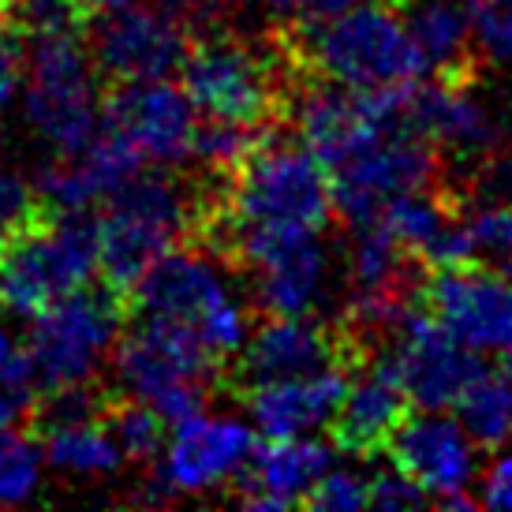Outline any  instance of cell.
Segmentation results:
<instances>
[{
	"mask_svg": "<svg viewBox=\"0 0 512 512\" xmlns=\"http://www.w3.org/2000/svg\"><path fill=\"white\" fill-rule=\"evenodd\" d=\"M277 38L299 75L348 90H393L430 75L397 0H359L329 19L285 23Z\"/></svg>",
	"mask_w": 512,
	"mask_h": 512,
	"instance_id": "obj_1",
	"label": "cell"
},
{
	"mask_svg": "<svg viewBox=\"0 0 512 512\" xmlns=\"http://www.w3.org/2000/svg\"><path fill=\"white\" fill-rule=\"evenodd\" d=\"M228 270L236 266L217 255L214 247L184 243L157 258L135 281V288L124 296L128 318L180 329L225 370L251 337V311Z\"/></svg>",
	"mask_w": 512,
	"mask_h": 512,
	"instance_id": "obj_2",
	"label": "cell"
},
{
	"mask_svg": "<svg viewBox=\"0 0 512 512\" xmlns=\"http://www.w3.org/2000/svg\"><path fill=\"white\" fill-rule=\"evenodd\" d=\"M333 214L326 165L303 143L266 131L240 169L225 176L221 202L199 243L217 247L232 232H322Z\"/></svg>",
	"mask_w": 512,
	"mask_h": 512,
	"instance_id": "obj_3",
	"label": "cell"
},
{
	"mask_svg": "<svg viewBox=\"0 0 512 512\" xmlns=\"http://www.w3.org/2000/svg\"><path fill=\"white\" fill-rule=\"evenodd\" d=\"M210 210L214 180L206 172L199 180H176L172 172H139L105 202V214L98 217V273L105 277V285L128 296L157 258L202 240Z\"/></svg>",
	"mask_w": 512,
	"mask_h": 512,
	"instance_id": "obj_4",
	"label": "cell"
},
{
	"mask_svg": "<svg viewBox=\"0 0 512 512\" xmlns=\"http://www.w3.org/2000/svg\"><path fill=\"white\" fill-rule=\"evenodd\" d=\"M180 75L199 116L258 131H273L285 120L299 83L281 38L251 42L221 27L191 38Z\"/></svg>",
	"mask_w": 512,
	"mask_h": 512,
	"instance_id": "obj_5",
	"label": "cell"
},
{
	"mask_svg": "<svg viewBox=\"0 0 512 512\" xmlns=\"http://www.w3.org/2000/svg\"><path fill=\"white\" fill-rule=\"evenodd\" d=\"M101 266L98 217L86 210H49L0 251V307L34 322L94 281Z\"/></svg>",
	"mask_w": 512,
	"mask_h": 512,
	"instance_id": "obj_6",
	"label": "cell"
},
{
	"mask_svg": "<svg viewBox=\"0 0 512 512\" xmlns=\"http://www.w3.org/2000/svg\"><path fill=\"white\" fill-rule=\"evenodd\" d=\"M27 116L57 157L79 154L105 124L98 68L86 34H57L27 45Z\"/></svg>",
	"mask_w": 512,
	"mask_h": 512,
	"instance_id": "obj_7",
	"label": "cell"
},
{
	"mask_svg": "<svg viewBox=\"0 0 512 512\" xmlns=\"http://www.w3.org/2000/svg\"><path fill=\"white\" fill-rule=\"evenodd\" d=\"M128 322V299L113 285H86L75 296L34 318L27 337V356L34 385L42 393L83 385L98 378L101 363L113 356Z\"/></svg>",
	"mask_w": 512,
	"mask_h": 512,
	"instance_id": "obj_8",
	"label": "cell"
},
{
	"mask_svg": "<svg viewBox=\"0 0 512 512\" xmlns=\"http://www.w3.org/2000/svg\"><path fill=\"white\" fill-rule=\"evenodd\" d=\"M374 356H382L389 367L397 370L400 385L408 389L412 404L434 408V412L456 408L464 389L486 370L479 352L468 348L460 337H453L427 311L423 292L397 314L393 326L385 329Z\"/></svg>",
	"mask_w": 512,
	"mask_h": 512,
	"instance_id": "obj_9",
	"label": "cell"
},
{
	"mask_svg": "<svg viewBox=\"0 0 512 512\" xmlns=\"http://www.w3.org/2000/svg\"><path fill=\"white\" fill-rule=\"evenodd\" d=\"M367 359L344 326H329L314 314H270L266 322L251 329L236 359L225 367L221 385L236 389L243 397L247 389L266 382H285V378H303L329 367L356 370Z\"/></svg>",
	"mask_w": 512,
	"mask_h": 512,
	"instance_id": "obj_10",
	"label": "cell"
},
{
	"mask_svg": "<svg viewBox=\"0 0 512 512\" xmlns=\"http://www.w3.org/2000/svg\"><path fill=\"white\" fill-rule=\"evenodd\" d=\"M438 150L408 128H385L329 172L333 206L348 225L378 221L389 202L438 184Z\"/></svg>",
	"mask_w": 512,
	"mask_h": 512,
	"instance_id": "obj_11",
	"label": "cell"
},
{
	"mask_svg": "<svg viewBox=\"0 0 512 512\" xmlns=\"http://www.w3.org/2000/svg\"><path fill=\"white\" fill-rule=\"evenodd\" d=\"M255 453V430L232 415H191L176 423L165 441V453L146 475L143 501H169L187 494H210L228 486L247 456Z\"/></svg>",
	"mask_w": 512,
	"mask_h": 512,
	"instance_id": "obj_12",
	"label": "cell"
},
{
	"mask_svg": "<svg viewBox=\"0 0 512 512\" xmlns=\"http://www.w3.org/2000/svg\"><path fill=\"white\" fill-rule=\"evenodd\" d=\"M86 45L94 68L105 83H139V79H169L184 68L191 49V30L169 8H139L124 4L101 12L86 27Z\"/></svg>",
	"mask_w": 512,
	"mask_h": 512,
	"instance_id": "obj_13",
	"label": "cell"
},
{
	"mask_svg": "<svg viewBox=\"0 0 512 512\" xmlns=\"http://www.w3.org/2000/svg\"><path fill=\"white\" fill-rule=\"evenodd\" d=\"M105 124L128 135L146 161L165 169L195 157V139L202 128L191 94L169 79L113 83L105 94Z\"/></svg>",
	"mask_w": 512,
	"mask_h": 512,
	"instance_id": "obj_14",
	"label": "cell"
},
{
	"mask_svg": "<svg viewBox=\"0 0 512 512\" xmlns=\"http://www.w3.org/2000/svg\"><path fill=\"white\" fill-rule=\"evenodd\" d=\"M423 303L453 337L483 352L512 348V273L483 266H434Z\"/></svg>",
	"mask_w": 512,
	"mask_h": 512,
	"instance_id": "obj_15",
	"label": "cell"
},
{
	"mask_svg": "<svg viewBox=\"0 0 512 512\" xmlns=\"http://www.w3.org/2000/svg\"><path fill=\"white\" fill-rule=\"evenodd\" d=\"M389 456L393 468L423 486L438 505L449 498H471L468 490L479 475V445L460 419H449L434 408L408 415L397 438L389 441Z\"/></svg>",
	"mask_w": 512,
	"mask_h": 512,
	"instance_id": "obj_16",
	"label": "cell"
},
{
	"mask_svg": "<svg viewBox=\"0 0 512 512\" xmlns=\"http://www.w3.org/2000/svg\"><path fill=\"white\" fill-rule=\"evenodd\" d=\"M408 389L400 385L397 370L382 356L370 352L348 378L344 400L333 415V445L348 456H382L389 453V441L397 438L400 423L408 419Z\"/></svg>",
	"mask_w": 512,
	"mask_h": 512,
	"instance_id": "obj_17",
	"label": "cell"
},
{
	"mask_svg": "<svg viewBox=\"0 0 512 512\" xmlns=\"http://www.w3.org/2000/svg\"><path fill=\"white\" fill-rule=\"evenodd\" d=\"M146 157L128 135L101 124V131L72 157H57V165L42 169L38 195L49 210H90L98 202H109L143 172Z\"/></svg>",
	"mask_w": 512,
	"mask_h": 512,
	"instance_id": "obj_18",
	"label": "cell"
},
{
	"mask_svg": "<svg viewBox=\"0 0 512 512\" xmlns=\"http://www.w3.org/2000/svg\"><path fill=\"white\" fill-rule=\"evenodd\" d=\"M408 131L423 135L438 154H453L483 165L494 154L498 124L483 101L475 98V83L430 79L415 83L408 98Z\"/></svg>",
	"mask_w": 512,
	"mask_h": 512,
	"instance_id": "obj_19",
	"label": "cell"
},
{
	"mask_svg": "<svg viewBox=\"0 0 512 512\" xmlns=\"http://www.w3.org/2000/svg\"><path fill=\"white\" fill-rule=\"evenodd\" d=\"M333 449L314 434L299 438H270L266 445H255L240 475L232 479L236 501L243 509L281 512L292 505H303L314 483L333 468Z\"/></svg>",
	"mask_w": 512,
	"mask_h": 512,
	"instance_id": "obj_20",
	"label": "cell"
},
{
	"mask_svg": "<svg viewBox=\"0 0 512 512\" xmlns=\"http://www.w3.org/2000/svg\"><path fill=\"white\" fill-rule=\"evenodd\" d=\"M352 370L329 367L303 378H285V382H266L243 393V404L266 438H299L314 434L333 423L341 408L344 389H348Z\"/></svg>",
	"mask_w": 512,
	"mask_h": 512,
	"instance_id": "obj_21",
	"label": "cell"
},
{
	"mask_svg": "<svg viewBox=\"0 0 512 512\" xmlns=\"http://www.w3.org/2000/svg\"><path fill=\"white\" fill-rule=\"evenodd\" d=\"M434 79L479 83V45L464 0H397Z\"/></svg>",
	"mask_w": 512,
	"mask_h": 512,
	"instance_id": "obj_22",
	"label": "cell"
},
{
	"mask_svg": "<svg viewBox=\"0 0 512 512\" xmlns=\"http://www.w3.org/2000/svg\"><path fill=\"white\" fill-rule=\"evenodd\" d=\"M322 236V232H318ZM318 236L281 247L266 262L251 266L255 307L266 314H314L329 285V251Z\"/></svg>",
	"mask_w": 512,
	"mask_h": 512,
	"instance_id": "obj_23",
	"label": "cell"
},
{
	"mask_svg": "<svg viewBox=\"0 0 512 512\" xmlns=\"http://www.w3.org/2000/svg\"><path fill=\"white\" fill-rule=\"evenodd\" d=\"M430 266H483L512 273V202H479L460 210Z\"/></svg>",
	"mask_w": 512,
	"mask_h": 512,
	"instance_id": "obj_24",
	"label": "cell"
},
{
	"mask_svg": "<svg viewBox=\"0 0 512 512\" xmlns=\"http://www.w3.org/2000/svg\"><path fill=\"white\" fill-rule=\"evenodd\" d=\"M101 415L42 430L45 464H53L57 471L75 475V479H101V475H113V471L124 464V453H120V445H116V438L109 434V427H105Z\"/></svg>",
	"mask_w": 512,
	"mask_h": 512,
	"instance_id": "obj_25",
	"label": "cell"
},
{
	"mask_svg": "<svg viewBox=\"0 0 512 512\" xmlns=\"http://www.w3.org/2000/svg\"><path fill=\"white\" fill-rule=\"evenodd\" d=\"M456 415L479 449H501L512 441V378L505 370H483L456 400Z\"/></svg>",
	"mask_w": 512,
	"mask_h": 512,
	"instance_id": "obj_26",
	"label": "cell"
},
{
	"mask_svg": "<svg viewBox=\"0 0 512 512\" xmlns=\"http://www.w3.org/2000/svg\"><path fill=\"white\" fill-rule=\"evenodd\" d=\"M105 427L116 438L124 460L131 464H154L157 456L165 453V441H169V419L150 408L146 400L124 397V393H113L109 404H105Z\"/></svg>",
	"mask_w": 512,
	"mask_h": 512,
	"instance_id": "obj_27",
	"label": "cell"
},
{
	"mask_svg": "<svg viewBox=\"0 0 512 512\" xmlns=\"http://www.w3.org/2000/svg\"><path fill=\"white\" fill-rule=\"evenodd\" d=\"M0 27L19 45H34L57 34H86L90 15L79 0H0Z\"/></svg>",
	"mask_w": 512,
	"mask_h": 512,
	"instance_id": "obj_28",
	"label": "cell"
},
{
	"mask_svg": "<svg viewBox=\"0 0 512 512\" xmlns=\"http://www.w3.org/2000/svg\"><path fill=\"white\" fill-rule=\"evenodd\" d=\"M45 445L23 430L0 438V509L27 505L42 486Z\"/></svg>",
	"mask_w": 512,
	"mask_h": 512,
	"instance_id": "obj_29",
	"label": "cell"
},
{
	"mask_svg": "<svg viewBox=\"0 0 512 512\" xmlns=\"http://www.w3.org/2000/svg\"><path fill=\"white\" fill-rule=\"evenodd\" d=\"M45 214V202L38 195V187L27 184L15 169L0 165V251L4 243L19 236L27 225H34Z\"/></svg>",
	"mask_w": 512,
	"mask_h": 512,
	"instance_id": "obj_30",
	"label": "cell"
},
{
	"mask_svg": "<svg viewBox=\"0 0 512 512\" xmlns=\"http://www.w3.org/2000/svg\"><path fill=\"white\" fill-rule=\"evenodd\" d=\"M471 30L479 57L512 68V0H494V4H471Z\"/></svg>",
	"mask_w": 512,
	"mask_h": 512,
	"instance_id": "obj_31",
	"label": "cell"
},
{
	"mask_svg": "<svg viewBox=\"0 0 512 512\" xmlns=\"http://www.w3.org/2000/svg\"><path fill=\"white\" fill-rule=\"evenodd\" d=\"M318 512H356L370 505V479L348 468H329L303 501Z\"/></svg>",
	"mask_w": 512,
	"mask_h": 512,
	"instance_id": "obj_32",
	"label": "cell"
},
{
	"mask_svg": "<svg viewBox=\"0 0 512 512\" xmlns=\"http://www.w3.org/2000/svg\"><path fill=\"white\" fill-rule=\"evenodd\" d=\"M370 505L385 512H400V509H427V505H434V498L419 483H412L404 471L393 468V471H378L370 479Z\"/></svg>",
	"mask_w": 512,
	"mask_h": 512,
	"instance_id": "obj_33",
	"label": "cell"
},
{
	"mask_svg": "<svg viewBox=\"0 0 512 512\" xmlns=\"http://www.w3.org/2000/svg\"><path fill=\"white\" fill-rule=\"evenodd\" d=\"M19 49H23V45L0 27V109L12 105L15 94H19V86H23V75H27V68H23V53H19Z\"/></svg>",
	"mask_w": 512,
	"mask_h": 512,
	"instance_id": "obj_34",
	"label": "cell"
},
{
	"mask_svg": "<svg viewBox=\"0 0 512 512\" xmlns=\"http://www.w3.org/2000/svg\"><path fill=\"white\" fill-rule=\"evenodd\" d=\"M359 0H266V8L277 12L288 23H314V19H329V15L352 8Z\"/></svg>",
	"mask_w": 512,
	"mask_h": 512,
	"instance_id": "obj_35",
	"label": "cell"
},
{
	"mask_svg": "<svg viewBox=\"0 0 512 512\" xmlns=\"http://www.w3.org/2000/svg\"><path fill=\"white\" fill-rule=\"evenodd\" d=\"M479 501L490 509H512V445H501V456L494 460V468L486 471Z\"/></svg>",
	"mask_w": 512,
	"mask_h": 512,
	"instance_id": "obj_36",
	"label": "cell"
},
{
	"mask_svg": "<svg viewBox=\"0 0 512 512\" xmlns=\"http://www.w3.org/2000/svg\"><path fill=\"white\" fill-rule=\"evenodd\" d=\"M30 415H34V393L0 382V438L30 427Z\"/></svg>",
	"mask_w": 512,
	"mask_h": 512,
	"instance_id": "obj_37",
	"label": "cell"
},
{
	"mask_svg": "<svg viewBox=\"0 0 512 512\" xmlns=\"http://www.w3.org/2000/svg\"><path fill=\"white\" fill-rule=\"evenodd\" d=\"M86 8V15L94 19V15H101V12H113V8H124V4H131V0H79Z\"/></svg>",
	"mask_w": 512,
	"mask_h": 512,
	"instance_id": "obj_38",
	"label": "cell"
},
{
	"mask_svg": "<svg viewBox=\"0 0 512 512\" xmlns=\"http://www.w3.org/2000/svg\"><path fill=\"white\" fill-rule=\"evenodd\" d=\"M161 8H169V12H191V8H202L199 0H157Z\"/></svg>",
	"mask_w": 512,
	"mask_h": 512,
	"instance_id": "obj_39",
	"label": "cell"
},
{
	"mask_svg": "<svg viewBox=\"0 0 512 512\" xmlns=\"http://www.w3.org/2000/svg\"><path fill=\"white\" fill-rule=\"evenodd\" d=\"M464 4L471 8V4H494V0H464Z\"/></svg>",
	"mask_w": 512,
	"mask_h": 512,
	"instance_id": "obj_40",
	"label": "cell"
}]
</instances>
